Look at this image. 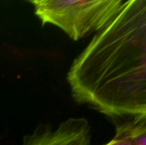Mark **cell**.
<instances>
[{
    "label": "cell",
    "mask_w": 146,
    "mask_h": 145,
    "mask_svg": "<svg viewBox=\"0 0 146 145\" xmlns=\"http://www.w3.org/2000/svg\"><path fill=\"white\" fill-rule=\"evenodd\" d=\"M104 145H131V144L129 142L128 138L126 137V135L116 126L114 137L110 142H108V143Z\"/></svg>",
    "instance_id": "5b68a950"
},
{
    "label": "cell",
    "mask_w": 146,
    "mask_h": 145,
    "mask_svg": "<svg viewBox=\"0 0 146 145\" xmlns=\"http://www.w3.org/2000/svg\"><path fill=\"white\" fill-rule=\"evenodd\" d=\"M77 103L110 117H146V0H129L75 59Z\"/></svg>",
    "instance_id": "6da1fadb"
},
{
    "label": "cell",
    "mask_w": 146,
    "mask_h": 145,
    "mask_svg": "<svg viewBox=\"0 0 146 145\" xmlns=\"http://www.w3.org/2000/svg\"><path fill=\"white\" fill-rule=\"evenodd\" d=\"M117 127L126 135L131 145H146V117H136Z\"/></svg>",
    "instance_id": "277c9868"
},
{
    "label": "cell",
    "mask_w": 146,
    "mask_h": 145,
    "mask_svg": "<svg viewBox=\"0 0 146 145\" xmlns=\"http://www.w3.org/2000/svg\"><path fill=\"white\" fill-rule=\"evenodd\" d=\"M34 13L43 25L51 24L63 30L74 41L92 32H100L117 15L124 0H38L31 1Z\"/></svg>",
    "instance_id": "7a4b0ae2"
},
{
    "label": "cell",
    "mask_w": 146,
    "mask_h": 145,
    "mask_svg": "<svg viewBox=\"0 0 146 145\" xmlns=\"http://www.w3.org/2000/svg\"><path fill=\"white\" fill-rule=\"evenodd\" d=\"M90 125L86 118L71 117L56 128L40 125L24 137L22 145H90Z\"/></svg>",
    "instance_id": "3957f363"
}]
</instances>
